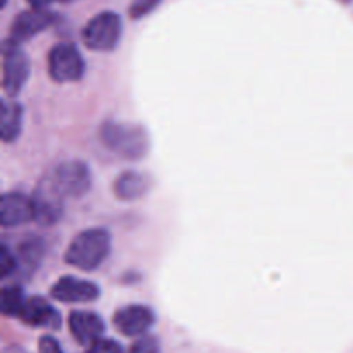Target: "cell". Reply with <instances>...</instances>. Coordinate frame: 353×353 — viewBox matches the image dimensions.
Returning a JSON list of instances; mask_svg holds the SVG:
<instances>
[{
	"instance_id": "cell-3",
	"label": "cell",
	"mask_w": 353,
	"mask_h": 353,
	"mask_svg": "<svg viewBox=\"0 0 353 353\" xmlns=\"http://www.w3.org/2000/svg\"><path fill=\"white\" fill-rule=\"evenodd\" d=\"M123 34V21L116 12L103 10L93 16L81 31V40L90 50L110 52L117 47Z\"/></svg>"
},
{
	"instance_id": "cell-6",
	"label": "cell",
	"mask_w": 353,
	"mask_h": 353,
	"mask_svg": "<svg viewBox=\"0 0 353 353\" xmlns=\"http://www.w3.org/2000/svg\"><path fill=\"white\" fill-rule=\"evenodd\" d=\"M48 74L57 83L78 81L85 74V59L74 43L62 41L48 52Z\"/></svg>"
},
{
	"instance_id": "cell-2",
	"label": "cell",
	"mask_w": 353,
	"mask_h": 353,
	"mask_svg": "<svg viewBox=\"0 0 353 353\" xmlns=\"http://www.w3.org/2000/svg\"><path fill=\"white\" fill-rule=\"evenodd\" d=\"M99 137L103 147L128 161L143 159L150 148V137L147 130L138 124L105 121L100 126Z\"/></svg>"
},
{
	"instance_id": "cell-20",
	"label": "cell",
	"mask_w": 353,
	"mask_h": 353,
	"mask_svg": "<svg viewBox=\"0 0 353 353\" xmlns=\"http://www.w3.org/2000/svg\"><path fill=\"white\" fill-rule=\"evenodd\" d=\"M128 353H161V343L155 336H140Z\"/></svg>"
},
{
	"instance_id": "cell-11",
	"label": "cell",
	"mask_w": 353,
	"mask_h": 353,
	"mask_svg": "<svg viewBox=\"0 0 353 353\" xmlns=\"http://www.w3.org/2000/svg\"><path fill=\"white\" fill-rule=\"evenodd\" d=\"M17 319L31 327H48L59 330L61 327V314L41 296H28L21 309Z\"/></svg>"
},
{
	"instance_id": "cell-7",
	"label": "cell",
	"mask_w": 353,
	"mask_h": 353,
	"mask_svg": "<svg viewBox=\"0 0 353 353\" xmlns=\"http://www.w3.org/2000/svg\"><path fill=\"white\" fill-rule=\"evenodd\" d=\"M59 192L69 199H79L92 188V172L81 161H65L50 172Z\"/></svg>"
},
{
	"instance_id": "cell-19",
	"label": "cell",
	"mask_w": 353,
	"mask_h": 353,
	"mask_svg": "<svg viewBox=\"0 0 353 353\" xmlns=\"http://www.w3.org/2000/svg\"><path fill=\"white\" fill-rule=\"evenodd\" d=\"M161 2L162 0H133L128 12H130L131 19H141L147 14H150L152 10L157 9Z\"/></svg>"
},
{
	"instance_id": "cell-10",
	"label": "cell",
	"mask_w": 353,
	"mask_h": 353,
	"mask_svg": "<svg viewBox=\"0 0 353 353\" xmlns=\"http://www.w3.org/2000/svg\"><path fill=\"white\" fill-rule=\"evenodd\" d=\"M55 16L47 9H30L17 14L10 26V40L23 43L54 24Z\"/></svg>"
},
{
	"instance_id": "cell-23",
	"label": "cell",
	"mask_w": 353,
	"mask_h": 353,
	"mask_svg": "<svg viewBox=\"0 0 353 353\" xmlns=\"http://www.w3.org/2000/svg\"><path fill=\"white\" fill-rule=\"evenodd\" d=\"M31 6V9H47V6H50L54 0H28Z\"/></svg>"
},
{
	"instance_id": "cell-1",
	"label": "cell",
	"mask_w": 353,
	"mask_h": 353,
	"mask_svg": "<svg viewBox=\"0 0 353 353\" xmlns=\"http://www.w3.org/2000/svg\"><path fill=\"white\" fill-rule=\"evenodd\" d=\"M112 238L103 228H90L72 238L65 250L64 261L79 271H95L110 254Z\"/></svg>"
},
{
	"instance_id": "cell-14",
	"label": "cell",
	"mask_w": 353,
	"mask_h": 353,
	"mask_svg": "<svg viewBox=\"0 0 353 353\" xmlns=\"http://www.w3.org/2000/svg\"><path fill=\"white\" fill-rule=\"evenodd\" d=\"M150 186V178L143 174V172L124 171L123 174L117 176L112 190L116 199L123 200V202H133V200H138L147 195Z\"/></svg>"
},
{
	"instance_id": "cell-16",
	"label": "cell",
	"mask_w": 353,
	"mask_h": 353,
	"mask_svg": "<svg viewBox=\"0 0 353 353\" xmlns=\"http://www.w3.org/2000/svg\"><path fill=\"white\" fill-rule=\"evenodd\" d=\"M26 296H24L23 288L19 285H9L2 288V296H0V310L6 317H17L21 309H23Z\"/></svg>"
},
{
	"instance_id": "cell-12",
	"label": "cell",
	"mask_w": 353,
	"mask_h": 353,
	"mask_svg": "<svg viewBox=\"0 0 353 353\" xmlns=\"http://www.w3.org/2000/svg\"><path fill=\"white\" fill-rule=\"evenodd\" d=\"M69 331L79 345H92L103 336L105 323L102 317L88 310H74L69 314Z\"/></svg>"
},
{
	"instance_id": "cell-8",
	"label": "cell",
	"mask_w": 353,
	"mask_h": 353,
	"mask_svg": "<svg viewBox=\"0 0 353 353\" xmlns=\"http://www.w3.org/2000/svg\"><path fill=\"white\" fill-rule=\"evenodd\" d=\"M52 299L62 303H88L100 296V288L88 279L64 276L52 285Z\"/></svg>"
},
{
	"instance_id": "cell-25",
	"label": "cell",
	"mask_w": 353,
	"mask_h": 353,
	"mask_svg": "<svg viewBox=\"0 0 353 353\" xmlns=\"http://www.w3.org/2000/svg\"><path fill=\"white\" fill-rule=\"evenodd\" d=\"M59 2H74V0H59Z\"/></svg>"
},
{
	"instance_id": "cell-18",
	"label": "cell",
	"mask_w": 353,
	"mask_h": 353,
	"mask_svg": "<svg viewBox=\"0 0 353 353\" xmlns=\"http://www.w3.org/2000/svg\"><path fill=\"white\" fill-rule=\"evenodd\" d=\"M17 257L6 243L0 245V278L7 279L17 269Z\"/></svg>"
},
{
	"instance_id": "cell-15",
	"label": "cell",
	"mask_w": 353,
	"mask_h": 353,
	"mask_svg": "<svg viewBox=\"0 0 353 353\" xmlns=\"http://www.w3.org/2000/svg\"><path fill=\"white\" fill-rule=\"evenodd\" d=\"M23 130V107L16 100H3L0 109V137L3 143H12Z\"/></svg>"
},
{
	"instance_id": "cell-22",
	"label": "cell",
	"mask_w": 353,
	"mask_h": 353,
	"mask_svg": "<svg viewBox=\"0 0 353 353\" xmlns=\"http://www.w3.org/2000/svg\"><path fill=\"white\" fill-rule=\"evenodd\" d=\"M38 353H64L54 336H41L38 341Z\"/></svg>"
},
{
	"instance_id": "cell-5",
	"label": "cell",
	"mask_w": 353,
	"mask_h": 353,
	"mask_svg": "<svg viewBox=\"0 0 353 353\" xmlns=\"http://www.w3.org/2000/svg\"><path fill=\"white\" fill-rule=\"evenodd\" d=\"M31 203H33V221H37L40 226H54L61 221L64 214V195L54 185L50 174L43 176L34 186Z\"/></svg>"
},
{
	"instance_id": "cell-17",
	"label": "cell",
	"mask_w": 353,
	"mask_h": 353,
	"mask_svg": "<svg viewBox=\"0 0 353 353\" xmlns=\"http://www.w3.org/2000/svg\"><path fill=\"white\" fill-rule=\"evenodd\" d=\"M45 245L40 238L31 236L28 240H24L19 245V250H17V262L24 265V268H37L40 264L41 257H43Z\"/></svg>"
},
{
	"instance_id": "cell-13",
	"label": "cell",
	"mask_w": 353,
	"mask_h": 353,
	"mask_svg": "<svg viewBox=\"0 0 353 353\" xmlns=\"http://www.w3.org/2000/svg\"><path fill=\"white\" fill-rule=\"evenodd\" d=\"M33 221V203L31 196L19 192H9L2 195L0 203V224L3 228L21 226Z\"/></svg>"
},
{
	"instance_id": "cell-21",
	"label": "cell",
	"mask_w": 353,
	"mask_h": 353,
	"mask_svg": "<svg viewBox=\"0 0 353 353\" xmlns=\"http://www.w3.org/2000/svg\"><path fill=\"white\" fill-rule=\"evenodd\" d=\"M86 353H124L123 347L117 343L116 340H109V338H100L95 343L90 345Z\"/></svg>"
},
{
	"instance_id": "cell-24",
	"label": "cell",
	"mask_w": 353,
	"mask_h": 353,
	"mask_svg": "<svg viewBox=\"0 0 353 353\" xmlns=\"http://www.w3.org/2000/svg\"><path fill=\"white\" fill-rule=\"evenodd\" d=\"M2 353H26V352H24V348L17 347V345H10V347H7Z\"/></svg>"
},
{
	"instance_id": "cell-4",
	"label": "cell",
	"mask_w": 353,
	"mask_h": 353,
	"mask_svg": "<svg viewBox=\"0 0 353 353\" xmlns=\"http://www.w3.org/2000/svg\"><path fill=\"white\" fill-rule=\"evenodd\" d=\"M2 86L6 95L16 97L30 78V59L17 41L7 38L2 45Z\"/></svg>"
},
{
	"instance_id": "cell-9",
	"label": "cell",
	"mask_w": 353,
	"mask_h": 353,
	"mask_svg": "<svg viewBox=\"0 0 353 353\" xmlns=\"http://www.w3.org/2000/svg\"><path fill=\"white\" fill-rule=\"evenodd\" d=\"M112 323L124 336H143L154 326L155 314L145 305H128L114 314Z\"/></svg>"
}]
</instances>
